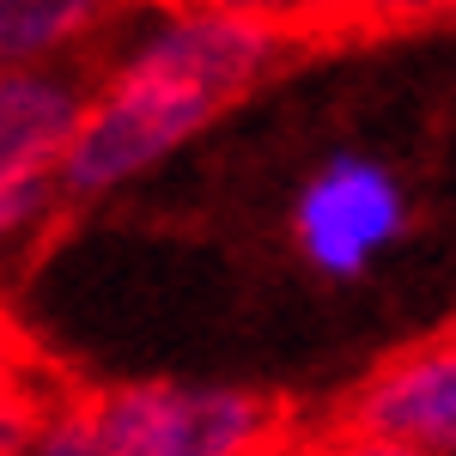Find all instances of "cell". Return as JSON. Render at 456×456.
Segmentation results:
<instances>
[{"instance_id":"1","label":"cell","mask_w":456,"mask_h":456,"mask_svg":"<svg viewBox=\"0 0 456 456\" xmlns=\"http://www.w3.org/2000/svg\"><path fill=\"white\" fill-rule=\"evenodd\" d=\"M92 408L110 456H286L298 444L281 402L238 384L146 378L92 389Z\"/></svg>"},{"instance_id":"2","label":"cell","mask_w":456,"mask_h":456,"mask_svg":"<svg viewBox=\"0 0 456 456\" xmlns=\"http://www.w3.org/2000/svg\"><path fill=\"white\" fill-rule=\"evenodd\" d=\"M219 116H225V104H213L208 92L116 55L104 68V79H98L92 116H86V128L73 141L68 165H61L68 201L79 208V201H104L116 189H128L134 176H146L171 152H183Z\"/></svg>"},{"instance_id":"3","label":"cell","mask_w":456,"mask_h":456,"mask_svg":"<svg viewBox=\"0 0 456 456\" xmlns=\"http://www.w3.org/2000/svg\"><path fill=\"white\" fill-rule=\"evenodd\" d=\"M408 225V195L389 165L365 152L322 159L292 201V244L322 281H359Z\"/></svg>"},{"instance_id":"4","label":"cell","mask_w":456,"mask_h":456,"mask_svg":"<svg viewBox=\"0 0 456 456\" xmlns=\"http://www.w3.org/2000/svg\"><path fill=\"white\" fill-rule=\"evenodd\" d=\"M335 426L402 438L426 456H456V329L365 371L335 408Z\"/></svg>"},{"instance_id":"5","label":"cell","mask_w":456,"mask_h":456,"mask_svg":"<svg viewBox=\"0 0 456 456\" xmlns=\"http://www.w3.org/2000/svg\"><path fill=\"white\" fill-rule=\"evenodd\" d=\"M98 86L79 68H6L0 79V183L61 176L73 141L92 116Z\"/></svg>"},{"instance_id":"6","label":"cell","mask_w":456,"mask_h":456,"mask_svg":"<svg viewBox=\"0 0 456 456\" xmlns=\"http://www.w3.org/2000/svg\"><path fill=\"white\" fill-rule=\"evenodd\" d=\"M116 0H0V61L6 68H68L110 25Z\"/></svg>"},{"instance_id":"7","label":"cell","mask_w":456,"mask_h":456,"mask_svg":"<svg viewBox=\"0 0 456 456\" xmlns=\"http://www.w3.org/2000/svg\"><path fill=\"white\" fill-rule=\"evenodd\" d=\"M6 456H110L92 395L6 402Z\"/></svg>"},{"instance_id":"8","label":"cell","mask_w":456,"mask_h":456,"mask_svg":"<svg viewBox=\"0 0 456 456\" xmlns=\"http://www.w3.org/2000/svg\"><path fill=\"white\" fill-rule=\"evenodd\" d=\"M68 208L73 201L61 189V176H6L0 183V232L12 244H31L37 232H49Z\"/></svg>"},{"instance_id":"9","label":"cell","mask_w":456,"mask_h":456,"mask_svg":"<svg viewBox=\"0 0 456 456\" xmlns=\"http://www.w3.org/2000/svg\"><path fill=\"white\" fill-rule=\"evenodd\" d=\"M347 19L353 31H426V25H451L456 0H353Z\"/></svg>"},{"instance_id":"10","label":"cell","mask_w":456,"mask_h":456,"mask_svg":"<svg viewBox=\"0 0 456 456\" xmlns=\"http://www.w3.org/2000/svg\"><path fill=\"white\" fill-rule=\"evenodd\" d=\"M232 6H249V12H268V19H281L292 31L305 37H322V31H353L347 6L353 0H232Z\"/></svg>"},{"instance_id":"11","label":"cell","mask_w":456,"mask_h":456,"mask_svg":"<svg viewBox=\"0 0 456 456\" xmlns=\"http://www.w3.org/2000/svg\"><path fill=\"white\" fill-rule=\"evenodd\" d=\"M316 456H426L414 444H402V438H378V432H347V426L329 420V432H316L311 438Z\"/></svg>"},{"instance_id":"12","label":"cell","mask_w":456,"mask_h":456,"mask_svg":"<svg viewBox=\"0 0 456 456\" xmlns=\"http://www.w3.org/2000/svg\"><path fill=\"white\" fill-rule=\"evenodd\" d=\"M286 456H316V451H311V444H292V451H286Z\"/></svg>"}]
</instances>
